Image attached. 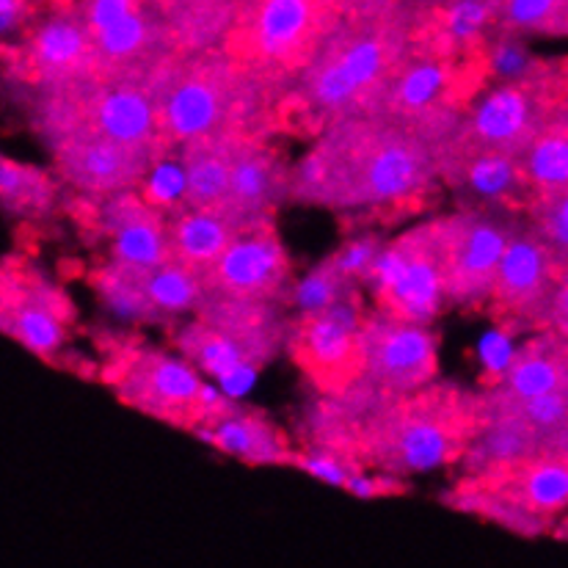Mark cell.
I'll use <instances>...</instances> for the list:
<instances>
[{"instance_id": "603a6c76", "label": "cell", "mask_w": 568, "mask_h": 568, "mask_svg": "<svg viewBox=\"0 0 568 568\" xmlns=\"http://www.w3.org/2000/svg\"><path fill=\"white\" fill-rule=\"evenodd\" d=\"M215 450L252 467H293L295 450L274 419L263 412L232 403L213 425L196 430Z\"/></svg>"}, {"instance_id": "d4e9b609", "label": "cell", "mask_w": 568, "mask_h": 568, "mask_svg": "<svg viewBox=\"0 0 568 568\" xmlns=\"http://www.w3.org/2000/svg\"><path fill=\"white\" fill-rule=\"evenodd\" d=\"M241 0H169L161 3L169 42L178 55L221 50L241 17Z\"/></svg>"}, {"instance_id": "8992f818", "label": "cell", "mask_w": 568, "mask_h": 568, "mask_svg": "<svg viewBox=\"0 0 568 568\" xmlns=\"http://www.w3.org/2000/svg\"><path fill=\"white\" fill-rule=\"evenodd\" d=\"M343 0H248L221 44L230 59L293 92L345 17Z\"/></svg>"}, {"instance_id": "5b68a950", "label": "cell", "mask_w": 568, "mask_h": 568, "mask_svg": "<svg viewBox=\"0 0 568 568\" xmlns=\"http://www.w3.org/2000/svg\"><path fill=\"white\" fill-rule=\"evenodd\" d=\"M566 100V61H544L541 70L525 81L486 89L473 102L453 139L436 150L439 178L442 169L475 155L521 158Z\"/></svg>"}, {"instance_id": "e575fe53", "label": "cell", "mask_w": 568, "mask_h": 568, "mask_svg": "<svg viewBox=\"0 0 568 568\" xmlns=\"http://www.w3.org/2000/svg\"><path fill=\"white\" fill-rule=\"evenodd\" d=\"M356 293H359V287L345 280V276L334 268L332 257H326L323 263H317L304 280L295 282L293 301H290V304L298 306L301 312H317L337 304V301L351 298V295Z\"/></svg>"}, {"instance_id": "cb8c5ba5", "label": "cell", "mask_w": 568, "mask_h": 568, "mask_svg": "<svg viewBox=\"0 0 568 568\" xmlns=\"http://www.w3.org/2000/svg\"><path fill=\"white\" fill-rule=\"evenodd\" d=\"M243 144L248 141L226 133L191 141L180 150V166L185 174V210L219 213L230 193L232 166Z\"/></svg>"}, {"instance_id": "484cf974", "label": "cell", "mask_w": 568, "mask_h": 568, "mask_svg": "<svg viewBox=\"0 0 568 568\" xmlns=\"http://www.w3.org/2000/svg\"><path fill=\"white\" fill-rule=\"evenodd\" d=\"M536 456H544L541 442H538L536 430L527 428L519 417L480 414V428L458 467H462V477H475L488 469L510 467V464H521Z\"/></svg>"}, {"instance_id": "8d00e7d4", "label": "cell", "mask_w": 568, "mask_h": 568, "mask_svg": "<svg viewBox=\"0 0 568 568\" xmlns=\"http://www.w3.org/2000/svg\"><path fill=\"white\" fill-rule=\"evenodd\" d=\"M293 467L304 469V473H310L312 477H321V480L332 483V486L345 488V491H348L351 480H354L356 475L365 473V467L351 462V458L334 456V453L326 450H306V447L301 453H295Z\"/></svg>"}, {"instance_id": "ffe728a7", "label": "cell", "mask_w": 568, "mask_h": 568, "mask_svg": "<svg viewBox=\"0 0 568 568\" xmlns=\"http://www.w3.org/2000/svg\"><path fill=\"white\" fill-rule=\"evenodd\" d=\"M94 230L111 241V260L133 268H161L172 263L169 219L139 191L97 202Z\"/></svg>"}, {"instance_id": "9c48e42d", "label": "cell", "mask_w": 568, "mask_h": 568, "mask_svg": "<svg viewBox=\"0 0 568 568\" xmlns=\"http://www.w3.org/2000/svg\"><path fill=\"white\" fill-rule=\"evenodd\" d=\"M376 310L430 326L445 312V248L439 215L389 241L365 280Z\"/></svg>"}, {"instance_id": "d590c367", "label": "cell", "mask_w": 568, "mask_h": 568, "mask_svg": "<svg viewBox=\"0 0 568 568\" xmlns=\"http://www.w3.org/2000/svg\"><path fill=\"white\" fill-rule=\"evenodd\" d=\"M384 246L386 243L381 241L376 232H365V235H356L351 237V241H345L343 246H339L337 252L328 254V257H332L334 268H337L345 280L359 287V284H365L367 274H371V268L376 265Z\"/></svg>"}, {"instance_id": "1f68e13d", "label": "cell", "mask_w": 568, "mask_h": 568, "mask_svg": "<svg viewBox=\"0 0 568 568\" xmlns=\"http://www.w3.org/2000/svg\"><path fill=\"white\" fill-rule=\"evenodd\" d=\"M497 28L521 39L568 37V0H503Z\"/></svg>"}, {"instance_id": "2e32d148", "label": "cell", "mask_w": 568, "mask_h": 568, "mask_svg": "<svg viewBox=\"0 0 568 568\" xmlns=\"http://www.w3.org/2000/svg\"><path fill=\"white\" fill-rule=\"evenodd\" d=\"M560 280L564 271L558 260L525 219L499 263L491 301H488L491 315L510 332L549 328V312Z\"/></svg>"}, {"instance_id": "ac0fdd59", "label": "cell", "mask_w": 568, "mask_h": 568, "mask_svg": "<svg viewBox=\"0 0 568 568\" xmlns=\"http://www.w3.org/2000/svg\"><path fill=\"white\" fill-rule=\"evenodd\" d=\"M48 150L53 155V169L59 178L94 202L128 191H141L158 163H163V158L155 152L116 144L100 135H70V139L48 144Z\"/></svg>"}, {"instance_id": "f35d334b", "label": "cell", "mask_w": 568, "mask_h": 568, "mask_svg": "<svg viewBox=\"0 0 568 568\" xmlns=\"http://www.w3.org/2000/svg\"><path fill=\"white\" fill-rule=\"evenodd\" d=\"M351 494L356 497H384V494H406L408 483L400 480V477L389 475H367V469L362 475H356L348 486Z\"/></svg>"}, {"instance_id": "44dd1931", "label": "cell", "mask_w": 568, "mask_h": 568, "mask_svg": "<svg viewBox=\"0 0 568 568\" xmlns=\"http://www.w3.org/2000/svg\"><path fill=\"white\" fill-rule=\"evenodd\" d=\"M552 392H568V337L544 328L510 356L503 376L480 392V400L508 406Z\"/></svg>"}, {"instance_id": "f546056e", "label": "cell", "mask_w": 568, "mask_h": 568, "mask_svg": "<svg viewBox=\"0 0 568 568\" xmlns=\"http://www.w3.org/2000/svg\"><path fill=\"white\" fill-rule=\"evenodd\" d=\"M532 199L568 189V122L555 111L544 133L519 158Z\"/></svg>"}, {"instance_id": "7c38bea8", "label": "cell", "mask_w": 568, "mask_h": 568, "mask_svg": "<svg viewBox=\"0 0 568 568\" xmlns=\"http://www.w3.org/2000/svg\"><path fill=\"white\" fill-rule=\"evenodd\" d=\"M365 304L362 293L317 312H301L287 326L284 348L301 376L321 395H343L365 373Z\"/></svg>"}, {"instance_id": "7a4b0ae2", "label": "cell", "mask_w": 568, "mask_h": 568, "mask_svg": "<svg viewBox=\"0 0 568 568\" xmlns=\"http://www.w3.org/2000/svg\"><path fill=\"white\" fill-rule=\"evenodd\" d=\"M423 3H348L280 108V133L312 139L334 122L376 116L392 75L408 55Z\"/></svg>"}, {"instance_id": "ab89813d", "label": "cell", "mask_w": 568, "mask_h": 568, "mask_svg": "<svg viewBox=\"0 0 568 568\" xmlns=\"http://www.w3.org/2000/svg\"><path fill=\"white\" fill-rule=\"evenodd\" d=\"M549 328H555V332L568 337V271L564 274V280H560L558 293H555L552 312H549Z\"/></svg>"}, {"instance_id": "83f0119b", "label": "cell", "mask_w": 568, "mask_h": 568, "mask_svg": "<svg viewBox=\"0 0 568 568\" xmlns=\"http://www.w3.org/2000/svg\"><path fill=\"white\" fill-rule=\"evenodd\" d=\"M92 287L97 298L108 306L116 317L128 323H146V326H163L169 323L152 304L150 293L141 282V268L122 265L116 260H108L100 268L92 271Z\"/></svg>"}, {"instance_id": "e0dca14e", "label": "cell", "mask_w": 568, "mask_h": 568, "mask_svg": "<svg viewBox=\"0 0 568 568\" xmlns=\"http://www.w3.org/2000/svg\"><path fill=\"white\" fill-rule=\"evenodd\" d=\"M199 282L204 295L290 304L295 290L293 263L274 221L237 232L219 263L204 271Z\"/></svg>"}, {"instance_id": "52a82bcc", "label": "cell", "mask_w": 568, "mask_h": 568, "mask_svg": "<svg viewBox=\"0 0 568 568\" xmlns=\"http://www.w3.org/2000/svg\"><path fill=\"white\" fill-rule=\"evenodd\" d=\"M442 503L516 536H544L568 510V456H536L475 477H458L456 486L442 494Z\"/></svg>"}, {"instance_id": "836d02e7", "label": "cell", "mask_w": 568, "mask_h": 568, "mask_svg": "<svg viewBox=\"0 0 568 568\" xmlns=\"http://www.w3.org/2000/svg\"><path fill=\"white\" fill-rule=\"evenodd\" d=\"M527 224L538 232L549 252L558 260L560 271H568V189L532 199L525 213Z\"/></svg>"}, {"instance_id": "3957f363", "label": "cell", "mask_w": 568, "mask_h": 568, "mask_svg": "<svg viewBox=\"0 0 568 568\" xmlns=\"http://www.w3.org/2000/svg\"><path fill=\"white\" fill-rule=\"evenodd\" d=\"M477 428V392L456 381H436L414 395L384 400L365 419L359 464L400 480L434 473L462 464Z\"/></svg>"}, {"instance_id": "d6986e66", "label": "cell", "mask_w": 568, "mask_h": 568, "mask_svg": "<svg viewBox=\"0 0 568 568\" xmlns=\"http://www.w3.org/2000/svg\"><path fill=\"white\" fill-rule=\"evenodd\" d=\"M290 178H293V169L287 166V155L276 146L274 139L248 141L237 152L230 193L219 215H224L237 232L271 224L276 210L290 202Z\"/></svg>"}, {"instance_id": "30bf717a", "label": "cell", "mask_w": 568, "mask_h": 568, "mask_svg": "<svg viewBox=\"0 0 568 568\" xmlns=\"http://www.w3.org/2000/svg\"><path fill=\"white\" fill-rule=\"evenodd\" d=\"M6 81L28 94L53 92L97 78L94 37L83 3L39 6L37 20L14 44H3Z\"/></svg>"}, {"instance_id": "277c9868", "label": "cell", "mask_w": 568, "mask_h": 568, "mask_svg": "<svg viewBox=\"0 0 568 568\" xmlns=\"http://www.w3.org/2000/svg\"><path fill=\"white\" fill-rule=\"evenodd\" d=\"M152 81L130 83L92 78L75 87L28 94L31 124L44 146L70 135H100L135 150H150L166 161L161 108Z\"/></svg>"}, {"instance_id": "b9f144b4", "label": "cell", "mask_w": 568, "mask_h": 568, "mask_svg": "<svg viewBox=\"0 0 568 568\" xmlns=\"http://www.w3.org/2000/svg\"><path fill=\"white\" fill-rule=\"evenodd\" d=\"M566 64H568V61H566Z\"/></svg>"}, {"instance_id": "d6a6232c", "label": "cell", "mask_w": 568, "mask_h": 568, "mask_svg": "<svg viewBox=\"0 0 568 568\" xmlns=\"http://www.w3.org/2000/svg\"><path fill=\"white\" fill-rule=\"evenodd\" d=\"M141 282L152 304L169 323L185 312H196V306L202 304L204 293L199 276L174 263L161 265V268H141Z\"/></svg>"}, {"instance_id": "74e56055", "label": "cell", "mask_w": 568, "mask_h": 568, "mask_svg": "<svg viewBox=\"0 0 568 568\" xmlns=\"http://www.w3.org/2000/svg\"><path fill=\"white\" fill-rule=\"evenodd\" d=\"M37 14L39 6L22 3V0H3V3H0V31H3V44H9L11 39L17 42V39L31 28Z\"/></svg>"}, {"instance_id": "60d3db41", "label": "cell", "mask_w": 568, "mask_h": 568, "mask_svg": "<svg viewBox=\"0 0 568 568\" xmlns=\"http://www.w3.org/2000/svg\"><path fill=\"white\" fill-rule=\"evenodd\" d=\"M558 113H560V116H564V119H566V122H568V100L564 102V105H560V108H558Z\"/></svg>"}, {"instance_id": "9a60e30c", "label": "cell", "mask_w": 568, "mask_h": 568, "mask_svg": "<svg viewBox=\"0 0 568 568\" xmlns=\"http://www.w3.org/2000/svg\"><path fill=\"white\" fill-rule=\"evenodd\" d=\"M365 373L362 381L384 397H406L439 376V337L430 326L367 312L362 326Z\"/></svg>"}, {"instance_id": "4fadbf2b", "label": "cell", "mask_w": 568, "mask_h": 568, "mask_svg": "<svg viewBox=\"0 0 568 568\" xmlns=\"http://www.w3.org/2000/svg\"><path fill=\"white\" fill-rule=\"evenodd\" d=\"M94 37L100 81L150 83L161 64L178 55L169 42L161 3L94 0L83 3Z\"/></svg>"}, {"instance_id": "7402d4cb", "label": "cell", "mask_w": 568, "mask_h": 568, "mask_svg": "<svg viewBox=\"0 0 568 568\" xmlns=\"http://www.w3.org/2000/svg\"><path fill=\"white\" fill-rule=\"evenodd\" d=\"M193 317L241 345L252 367L268 365L280 354L290 326V321H284L282 304L221 298V295H202V304L196 306Z\"/></svg>"}, {"instance_id": "5bb4252c", "label": "cell", "mask_w": 568, "mask_h": 568, "mask_svg": "<svg viewBox=\"0 0 568 568\" xmlns=\"http://www.w3.org/2000/svg\"><path fill=\"white\" fill-rule=\"evenodd\" d=\"M75 317V304L59 284L26 260H3L0 321L6 337L20 343L39 359L53 362V356L64 348Z\"/></svg>"}, {"instance_id": "f1b7e54d", "label": "cell", "mask_w": 568, "mask_h": 568, "mask_svg": "<svg viewBox=\"0 0 568 568\" xmlns=\"http://www.w3.org/2000/svg\"><path fill=\"white\" fill-rule=\"evenodd\" d=\"M174 345H178V351L189 365L215 378L235 381V376H241V373L254 371L248 356L241 351V345L232 343L230 337H224L215 328H210L199 317L183 323L174 332Z\"/></svg>"}, {"instance_id": "6da1fadb", "label": "cell", "mask_w": 568, "mask_h": 568, "mask_svg": "<svg viewBox=\"0 0 568 568\" xmlns=\"http://www.w3.org/2000/svg\"><path fill=\"white\" fill-rule=\"evenodd\" d=\"M434 146L381 116L334 122L293 166L290 202L332 213L419 210L439 185Z\"/></svg>"}, {"instance_id": "8fae6325", "label": "cell", "mask_w": 568, "mask_h": 568, "mask_svg": "<svg viewBox=\"0 0 568 568\" xmlns=\"http://www.w3.org/2000/svg\"><path fill=\"white\" fill-rule=\"evenodd\" d=\"M439 221L447 304L480 310L491 301L499 263L525 224V215L497 207H462L439 215Z\"/></svg>"}, {"instance_id": "4dcf8cb0", "label": "cell", "mask_w": 568, "mask_h": 568, "mask_svg": "<svg viewBox=\"0 0 568 568\" xmlns=\"http://www.w3.org/2000/svg\"><path fill=\"white\" fill-rule=\"evenodd\" d=\"M0 202L6 213L37 221L55 210L59 185L44 169L3 158L0 161Z\"/></svg>"}, {"instance_id": "4316f807", "label": "cell", "mask_w": 568, "mask_h": 568, "mask_svg": "<svg viewBox=\"0 0 568 568\" xmlns=\"http://www.w3.org/2000/svg\"><path fill=\"white\" fill-rule=\"evenodd\" d=\"M237 237V230L219 213L180 210L169 215V252L172 263L202 276Z\"/></svg>"}, {"instance_id": "ba28073f", "label": "cell", "mask_w": 568, "mask_h": 568, "mask_svg": "<svg viewBox=\"0 0 568 568\" xmlns=\"http://www.w3.org/2000/svg\"><path fill=\"white\" fill-rule=\"evenodd\" d=\"M108 367L111 371L102 378L113 386L124 406L191 434L213 425L232 406L230 397L199 381L196 367L163 348H122Z\"/></svg>"}]
</instances>
